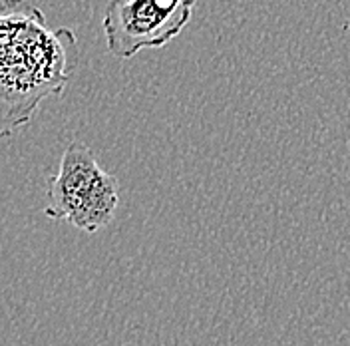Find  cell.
<instances>
[{"label": "cell", "mask_w": 350, "mask_h": 346, "mask_svg": "<svg viewBox=\"0 0 350 346\" xmlns=\"http://www.w3.org/2000/svg\"><path fill=\"white\" fill-rule=\"evenodd\" d=\"M76 36L52 28L28 0H0V135L26 126L46 98L62 96Z\"/></svg>", "instance_id": "obj_1"}, {"label": "cell", "mask_w": 350, "mask_h": 346, "mask_svg": "<svg viewBox=\"0 0 350 346\" xmlns=\"http://www.w3.org/2000/svg\"><path fill=\"white\" fill-rule=\"evenodd\" d=\"M118 205V179L100 168L86 144L72 142L62 153L58 173L50 177L44 213L68 221L80 231L96 233L111 223Z\"/></svg>", "instance_id": "obj_2"}, {"label": "cell", "mask_w": 350, "mask_h": 346, "mask_svg": "<svg viewBox=\"0 0 350 346\" xmlns=\"http://www.w3.org/2000/svg\"><path fill=\"white\" fill-rule=\"evenodd\" d=\"M197 0H109L104 36L116 58H133L142 50L163 48L189 24Z\"/></svg>", "instance_id": "obj_3"}]
</instances>
